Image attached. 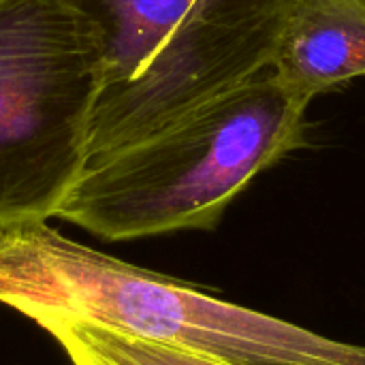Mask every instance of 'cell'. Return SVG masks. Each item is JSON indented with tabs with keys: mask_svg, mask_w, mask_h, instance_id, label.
I'll return each mask as SVG.
<instances>
[{
	"mask_svg": "<svg viewBox=\"0 0 365 365\" xmlns=\"http://www.w3.org/2000/svg\"><path fill=\"white\" fill-rule=\"evenodd\" d=\"M308 105L267 68L90 158L56 218L105 242L212 231L259 173L308 145Z\"/></svg>",
	"mask_w": 365,
	"mask_h": 365,
	"instance_id": "cell-1",
	"label": "cell"
},
{
	"mask_svg": "<svg viewBox=\"0 0 365 365\" xmlns=\"http://www.w3.org/2000/svg\"><path fill=\"white\" fill-rule=\"evenodd\" d=\"M101 83V38L75 0H0V225L56 218Z\"/></svg>",
	"mask_w": 365,
	"mask_h": 365,
	"instance_id": "cell-4",
	"label": "cell"
},
{
	"mask_svg": "<svg viewBox=\"0 0 365 365\" xmlns=\"http://www.w3.org/2000/svg\"><path fill=\"white\" fill-rule=\"evenodd\" d=\"M103 47L88 160L272 68L295 0H75Z\"/></svg>",
	"mask_w": 365,
	"mask_h": 365,
	"instance_id": "cell-3",
	"label": "cell"
},
{
	"mask_svg": "<svg viewBox=\"0 0 365 365\" xmlns=\"http://www.w3.org/2000/svg\"><path fill=\"white\" fill-rule=\"evenodd\" d=\"M272 71L310 101L365 77L364 2L295 0Z\"/></svg>",
	"mask_w": 365,
	"mask_h": 365,
	"instance_id": "cell-5",
	"label": "cell"
},
{
	"mask_svg": "<svg viewBox=\"0 0 365 365\" xmlns=\"http://www.w3.org/2000/svg\"><path fill=\"white\" fill-rule=\"evenodd\" d=\"M0 304L30 321H88L231 365H365V346L145 272L47 222L0 225Z\"/></svg>",
	"mask_w": 365,
	"mask_h": 365,
	"instance_id": "cell-2",
	"label": "cell"
},
{
	"mask_svg": "<svg viewBox=\"0 0 365 365\" xmlns=\"http://www.w3.org/2000/svg\"><path fill=\"white\" fill-rule=\"evenodd\" d=\"M34 323L64 349L73 365H231L175 346L139 340L88 321L45 317Z\"/></svg>",
	"mask_w": 365,
	"mask_h": 365,
	"instance_id": "cell-6",
	"label": "cell"
},
{
	"mask_svg": "<svg viewBox=\"0 0 365 365\" xmlns=\"http://www.w3.org/2000/svg\"><path fill=\"white\" fill-rule=\"evenodd\" d=\"M359 2H364V4H365V0H359Z\"/></svg>",
	"mask_w": 365,
	"mask_h": 365,
	"instance_id": "cell-7",
	"label": "cell"
}]
</instances>
